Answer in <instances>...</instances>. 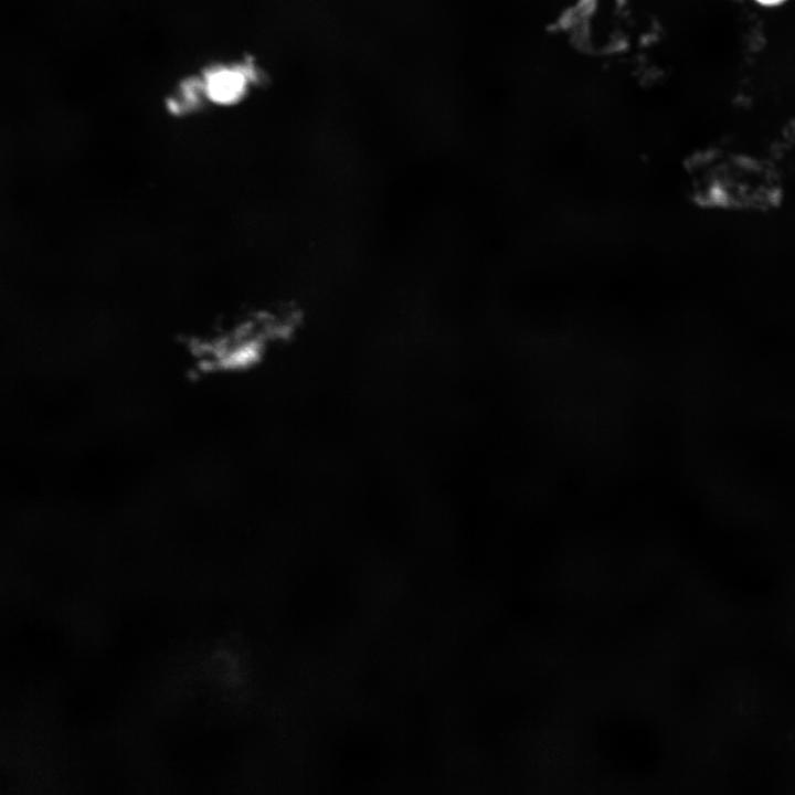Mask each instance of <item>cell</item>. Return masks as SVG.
<instances>
[{
  "label": "cell",
  "mask_w": 795,
  "mask_h": 795,
  "mask_svg": "<svg viewBox=\"0 0 795 795\" xmlns=\"http://www.w3.org/2000/svg\"><path fill=\"white\" fill-rule=\"evenodd\" d=\"M247 74L240 68H218L206 76L205 89L211 99L221 104L239 100L246 89Z\"/></svg>",
  "instance_id": "cell-1"
},
{
  "label": "cell",
  "mask_w": 795,
  "mask_h": 795,
  "mask_svg": "<svg viewBox=\"0 0 795 795\" xmlns=\"http://www.w3.org/2000/svg\"><path fill=\"white\" fill-rule=\"evenodd\" d=\"M755 1H757L759 3H761L763 6H776V4H780L781 2H783L784 0H755Z\"/></svg>",
  "instance_id": "cell-2"
}]
</instances>
